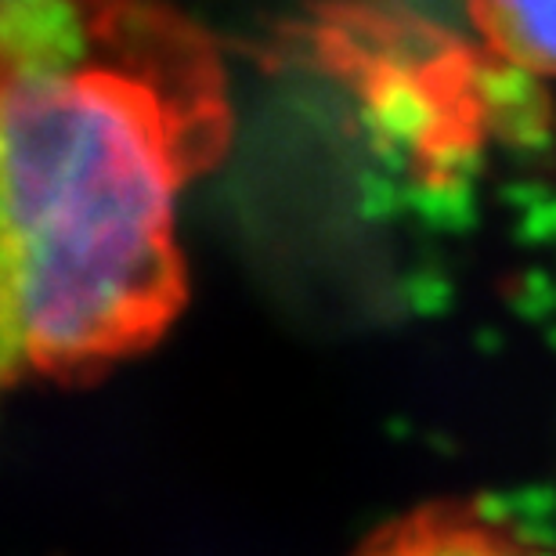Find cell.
<instances>
[{
	"mask_svg": "<svg viewBox=\"0 0 556 556\" xmlns=\"http://www.w3.org/2000/svg\"><path fill=\"white\" fill-rule=\"evenodd\" d=\"M236 135L214 37L166 0H4V380L87 383L188 304L177 199Z\"/></svg>",
	"mask_w": 556,
	"mask_h": 556,
	"instance_id": "cell-1",
	"label": "cell"
},
{
	"mask_svg": "<svg viewBox=\"0 0 556 556\" xmlns=\"http://www.w3.org/2000/svg\"><path fill=\"white\" fill-rule=\"evenodd\" d=\"M466 11L495 59L556 76V0H466Z\"/></svg>",
	"mask_w": 556,
	"mask_h": 556,
	"instance_id": "cell-3",
	"label": "cell"
},
{
	"mask_svg": "<svg viewBox=\"0 0 556 556\" xmlns=\"http://www.w3.org/2000/svg\"><path fill=\"white\" fill-rule=\"evenodd\" d=\"M354 556H535V549L481 506L438 498L372 531Z\"/></svg>",
	"mask_w": 556,
	"mask_h": 556,
	"instance_id": "cell-2",
	"label": "cell"
}]
</instances>
